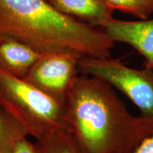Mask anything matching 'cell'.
Masks as SVG:
<instances>
[{"mask_svg":"<svg viewBox=\"0 0 153 153\" xmlns=\"http://www.w3.org/2000/svg\"><path fill=\"white\" fill-rule=\"evenodd\" d=\"M42 53L22 42L0 38V69L24 79Z\"/></svg>","mask_w":153,"mask_h":153,"instance_id":"52a82bcc","label":"cell"},{"mask_svg":"<svg viewBox=\"0 0 153 153\" xmlns=\"http://www.w3.org/2000/svg\"><path fill=\"white\" fill-rule=\"evenodd\" d=\"M82 57L70 51L43 53L24 79L65 105L79 77V62Z\"/></svg>","mask_w":153,"mask_h":153,"instance_id":"5b68a950","label":"cell"},{"mask_svg":"<svg viewBox=\"0 0 153 153\" xmlns=\"http://www.w3.org/2000/svg\"><path fill=\"white\" fill-rule=\"evenodd\" d=\"M114 9L137 17L148 19L153 14V0H102Z\"/></svg>","mask_w":153,"mask_h":153,"instance_id":"8fae6325","label":"cell"},{"mask_svg":"<svg viewBox=\"0 0 153 153\" xmlns=\"http://www.w3.org/2000/svg\"><path fill=\"white\" fill-rule=\"evenodd\" d=\"M53 8L61 14L101 27L114 19V9L102 0H47Z\"/></svg>","mask_w":153,"mask_h":153,"instance_id":"ba28073f","label":"cell"},{"mask_svg":"<svg viewBox=\"0 0 153 153\" xmlns=\"http://www.w3.org/2000/svg\"><path fill=\"white\" fill-rule=\"evenodd\" d=\"M36 142L44 153H82L65 130L54 132Z\"/></svg>","mask_w":153,"mask_h":153,"instance_id":"30bf717a","label":"cell"},{"mask_svg":"<svg viewBox=\"0 0 153 153\" xmlns=\"http://www.w3.org/2000/svg\"><path fill=\"white\" fill-rule=\"evenodd\" d=\"M0 38L40 53L70 51L84 57H110L115 42L102 28L61 14L47 0H0Z\"/></svg>","mask_w":153,"mask_h":153,"instance_id":"7a4b0ae2","label":"cell"},{"mask_svg":"<svg viewBox=\"0 0 153 153\" xmlns=\"http://www.w3.org/2000/svg\"><path fill=\"white\" fill-rule=\"evenodd\" d=\"M132 153H153V135L147 137Z\"/></svg>","mask_w":153,"mask_h":153,"instance_id":"4fadbf2b","label":"cell"},{"mask_svg":"<svg viewBox=\"0 0 153 153\" xmlns=\"http://www.w3.org/2000/svg\"><path fill=\"white\" fill-rule=\"evenodd\" d=\"M79 71L85 75L94 76L123 94L138 108L141 116L153 127V71L130 68L111 57H82Z\"/></svg>","mask_w":153,"mask_h":153,"instance_id":"277c9868","label":"cell"},{"mask_svg":"<svg viewBox=\"0 0 153 153\" xmlns=\"http://www.w3.org/2000/svg\"><path fill=\"white\" fill-rule=\"evenodd\" d=\"M28 133L21 122L2 109L0 111V153H8Z\"/></svg>","mask_w":153,"mask_h":153,"instance_id":"9c48e42d","label":"cell"},{"mask_svg":"<svg viewBox=\"0 0 153 153\" xmlns=\"http://www.w3.org/2000/svg\"><path fill=\"white\" fill-rule=\"evenodd\" d=\"M0 105L24 126L36 141L66 129L65 108L24 79L0 69Z\"/></svg>","mask_w":153,"mask_h":153,"instance_id":"3957f363","label":"cell"},{"mask_svg":"<svg viewBox=\"0 0 153 153\" xmlns=\"http://www.w3.org/2000/svg\"><path fill=\"white\" fill-rule=\"evenodd\" d=\"M65 121L82 153H132L153 127L130 113L115 89L94 76H79L65 104Z\"/></svg>","mask_w":153,"mask_h":153,"instance_id":"6da1fadb","label":"cell"},{"mask_svg":"<svg viewBox=\"0 0 153 153\" xmlns=\"http://www.w3.org/2000/svg\"><path fill=\"white\" fill-rule=\"evenodd\" d=\"M101 28L112 41L133 48L145 58V66L153 71V19L126 21L114 18Z\"/></svg>","mask_w":153,"mask_h":153,"instance_id":"8992f818","label":"cell"},{"mask_svg":"<svg viewBox=\"0 0 153 153\" xmlns=\"http://www.w3.org/2000/svg\"><path fill=\"white\" fill-rule=\"evenodd\" d=\"M8 153H44L41 147L36 142L32 143L27 138L24 137L19 140L11 148Z\"/></svg>","mask_w":153,"mask_h":153,"instance_id":"7c38bea8","label":"cell"}]
</instances>
